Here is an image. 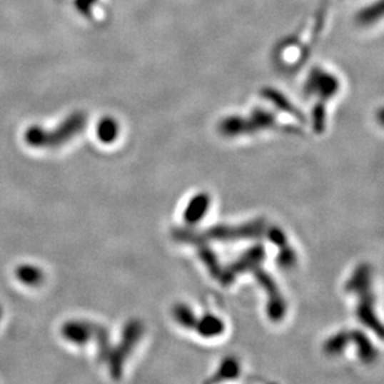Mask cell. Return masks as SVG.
Segmentation results:
<instances>
[{"instance_id":"obj_1","label":"cell","mask_w":384,"mask_h":384,"mask_svg":"<svg viewBox=\"0 0 384 384\" xmlns=\"http://www.w3.org/2000/svg\"><path fill=\"white\" fill-rule=\"evenodd\" d=\"M265 259V249L263 245H255L246 250L239 259L231 263L229 266L221 271V281L223 286H229L236 280V276L251 273L258 280L260 286L268 295V316L271 321L278 322L283 320L286 313V301L283 300L278 285L273 276L263 269V261Z\"/></svg>"},{"instance_id":"obj_2","label":"cell","mask_w":384,"mask_h":384,"mask_svg":"<svg viewBox=\"0 0 384 384\" xmlns=\"http://www.w3.org/2000/svg\"><path fill=\"white\" fill-rule=\"evenodd\" d=\"M346 291L355 293L358 298L357 317L365 326L375 332L377 336H383V326L375 313V293H372V269L368 264H360L353 271L346 283Z\"/></svg>"},{"instance_id":"obj_3","label":"cell","mask_w":384,"mask_h":384,"mask_svg":"<svg viewBox=\"0 0 384 384\" xmlns=\"http://www.w3.org/2000/svg\"><path fill=\"white\" fill-rule=\"evenodd\" d=\"M86 116L74 113L59 126L58 130L45 131L40 127H31L25 132V142L35 148H59L76 137L84 130Z\"/></svg>"},{"instance_id":"obj_4","label":"cell","mask_w":384,"mask_h":384,"mask_svg":"<svg viewBox=\"0 0 384 384\" xmlns=\"http://www.w3.org/2000/svg\"><path fill=\"white\" fill-rule=\"evenodd\" d=\"M266 224L263 219L251 221L241 226H213L203 233H198L207 241H239L258 239L265 236Z\"/></svg>"},{"instance_id":"obj_5","label":"cell","mask_w":384,"mask_h":384,"mask_svg":"<svg viewBox=\"0 0 384 384\" xmlns=\"http://www.w3.org/2000/svg\"><path fill=\"white\" fill-rule=\"evenodd\" d=\"M142 333H143V326L140 321L133 320L126 325L122 340L115 348H112L110 357L107 358L112 378L120 380L126 360L128 358V355L132 353L136 345L140 341Z\"/></svg>"},{"instance_id":"obj_6","label":"cell","mask_w":384,"mask_h":384,"mask_svg":"<svg viewBox=\"0 0 384 384\" xmlns=\"http://www.w3.org/2000/svg\"><path fill=\"white\" fill-rule=\"evenodd\" d=\"M173 236L176 241L194 245L197 248L199 258L204 263V265L207 266L209 274L214 279L219 280L221 271H223L221 263H219V260L216 258V253L208 245V241L201 238L199 234H198V231H188V229H177V231H173Z\"/></svg>"},{"instance_id":"obj_7","label":"cell","mask_w":384,"mask_h":384,"mask_svg":"<svg viewBox=\"0 0 384 384\" xmlns=\"http://www.w3.org/2000/svg\"><path fill=\"white\" fill-rule=\"evenodd\" d=\"M211 208V197L207 193H199L188 203L183 218L188 226H194L202 221Z\"/></svg>"},{"instance_id":"obj_8","label":"cell","mask_w":384,"mask_h":384,"mask_svg":"<svg viewBox=\"0 0 384 384\" xmlns=\"http://www.w3.org/2000/svg\"><path fill=\"white\" fill-rule=\"evenodd\" d=\"M350 342H353L357 347V353L363 363L370 365L377 360L378 352L375 350V347L372 345L370 338L365 336L363 332L350 331Z\"/></svg>"},{"instance_id":"obj_9","label":"cell","mask_w":384,"mask_h":384,"mask_svg":"<svg viewBox=\"0 0 384 384\" xmlns=\"http://www.w3.org/2000/svg\"><path fill=\"white\" fill-rule=\"evenodd\" d=\"M194 331H197L201 336L206 338H211V337L221 336V333L226 331V325L219 317L208 313L198 318Z\"/></svg>"},{"instance_id":"obj_10","label":"cell","mask_w":384,"mask_h":384,"mask_svg":"<svg viewBox=\"0 0 384 384\" xmlns=\"http://www.w3.org/2000/svg\"><path fill=\"white\" fill-rule=\"evenodd\" d=\"M350 342V331H341L327 340L323 350L328 355H341Z\"/></svg>"},{"instance_id":"obj_11","label":"cell","mask_w":384,"mask_h":384,"mask_svg":"<svg viewBox=\"0 0 384 384\" xmlns=\"http://www.w3.org/2000/svg\"><path fill=\"white\" fill-rule=\"evenodd\" d=\"M241 367L236 358H226L221 362L219 370L216 372L214 377L208 382H221V380H233L239 375Z\"/></svg>"},{"instance_id":"obj_12","label":"cell","mask_w":384,"mask_h":384,"mask_svg":"<svg viewBox=\"0 0 384 384\" xmlns=\"http://www.w3.org/2000/svg\"><path fill=\"white\" fill-rule=\"evenodd\" d=\"M173 317L181 326L186 327L188 330H194L198 320L192 308L184 303H178L177 306H174Z\"/></svg>"},{"instance_id":"obj_13","label":"cell","mask_w":384,"mask_h":384,"mask_svg":"<svg viewBox=\"0 0 384 384\" xmlns=\"http://www.w3.org/2000/svg\"><path fill=\"white\" fill-rule=\"evenodd\" d=\"M16 276L18 279L23 283H26L28 286H38L43 283L44 274L41 270L31 265H24L20 266L19 269L16 270Z\"/></svg>"},{"instance_id":"obj_14","label":"cell","mask_w":384,"mask_h":384,"mask_svg":"<svg viewBox=\"0 0 384 384\" xmlns=\"http://www.w3.org/2000/svg\"><path fill=\"white\" fill-rule=\"evenodd\" d=\"M118 126L112 118H105L97 127V136L103 143H111L117 138Z\"/></svg>"},{"instance_id":"obj_15","label":"cell","mask_w":384,"mask_h":384,"mask_svg":"<svg viewBox=\"0 0 384 384\" xmlns=\"http://www.w3.org/2000/svg\"><path fill=\"white\" fill-rule=\"evenodd\" d=\"M296 260H298L296 253L290 248V245H285L283 248H280L278 263H279L281 268H283V269H290V268H293V266H295V264H296Z\"/></svg>"},{"instance_id":"obj_16","label":"cell","mask_w":384,"mask_h":384,"mask_svg":"<svg viewBox=\"0 0 384 384\" xmlns=\"http://www.w3.org/2000/svg\"><path fill=\"white\" fill-rule=\"evenodd\" d=\"M265 236H268L269 241L273 244L276 245L279 249L288 244L286 234L280 228H270L269 231H266Z\"/></svg>"}]
</instances>
